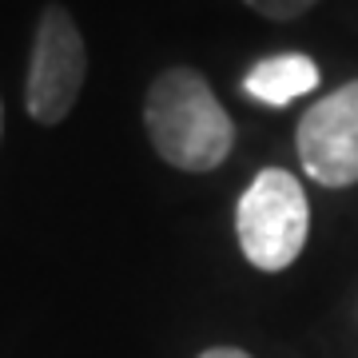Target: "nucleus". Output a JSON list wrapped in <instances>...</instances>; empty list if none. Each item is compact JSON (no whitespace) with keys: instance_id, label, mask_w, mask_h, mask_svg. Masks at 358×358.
<instances>
[{"instance_id":"nucleus-6","label":"nucleus","mask_w":358,"mask_h":358,"mask_svg":"<svg viewBox=\"0 0 358 358\" xmlns=\"http://www.w3.org/2000/svg\"><path fill=\"white\" fill-rule=\"evenodd\" d=\"M247 8H255L259 16H267V20H294V16H303L307 8H315L319 0H243Z\"/></svg>"},{"instance_id":"nucleus-7","label":"nucleus","mask_w":358,"mask_h":358,"mask_svg":"<svg viewBox=\"0 0 358 358\" xmlns=\"http://www.w3.org/2000/svg\"><path fill=\"white\" fill-rule=\"evenodd\" d=\"M199 358H251L247 350H235V346H211V350H203Z\"/></svg>"},{"instance_id":"nucleus-2","label":"nucleus","mask_w":358,"mask_h":358,"mask_svg":"<svg viewBox=\"0 0 358 358\" xmlns=\"http://www.w3.org/2000/svg\"><path fill=\"white\" fill-rule=\"evenodd\" d=\"M235 235L251 267L287 271L303 255L310 235V203L303 183L282 167H263L239 195Z\"/></svg>"},{"instance_id":"nucleus-8","label":"nucleus","mask_w":358,"mask_h":358,"mask_svg":"<svg viewBox=\"0 0 358 358\" xmlns=\"http://www.w3.org/2000/svg\"><path fill=\"white\" fill-rule=\"evenodd\" d=\"M0 131H4V108H0Z\"/></svg>"},{"instance_id":"nucleus-4","label":"nucleus","mask_w":358,"mask_h":358,"mask_svg":"<svg viewBox=\"0 0 358 358\" xmlns=\"http://www.w3.org/2000/svg\"><path fill=\"white\" fill-rule=\"evenodd\" d=\"M299 164L322 187L358 183V80L315 100L294 131Z\"/></svg>"},{"instance_id":"nucleus-5","label":"nucleus","mask_w":358,"mask_h":358,"mask_svg":"<svg viewBox=\"0 0 358 358\" xmlns=\"http://www.w3.org/2000/svg\"><path fill=\"white\" fill-rule=\"evenodd\" d=\"M319 88V68L310 56L303 52H282V56H267L259 60L243 80V92L259 103H271V108H287L299 96Z\"/></svg>"},{"instance_id":"nucleus-3","label":"nucleus","mask_w":358,"mask_h":358,"mask_svg":"<svg viewBox=\"0 0 358 358\" xmlns=\"http://www.w3.org/2000/svg\"><path fill=\"white\" fill-rule=\"evenodd\" d=\"M88 76V56H84V36L68 8L48 4L40 13L36 40H32V64H28V115L36 124H60L72 103L80 100Z\"/></svg>"},{"instance_id":"nucleus-1","label":"nucleus","mask_w":358,"mask_h":358,"mask_svg":"<svg viewBox=\"0 0 358 358\" xmlns=\"http://www.w3.org/2000/svg\"><path fill=\"white\" fill-rule=\"evenodd\" d=\"M143 128L155 155L179 171H215L235 143L231 115L195 68H167L152 80Z\"/></svg>"}]
</instances>
